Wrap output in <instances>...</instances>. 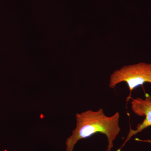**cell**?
Returning <instances> with one entry per match:
<instances>
[{"mask_svg": "<svg viewBox=\"0 0 151 151\" xmlns=\"http://www.w3.org/2000/svg\"><path fill=\"white\" fill-rule=\"evenodd\" d=\"M76 125L72 135L67 139L66 151H73L76 144L80 140L86 139L97 133L104 134L108 139L106 151H111L113 142L121 132L119 126L120 115L118 112L107 116L103 108L98 111L87 110L76 115Z\"/></svg>", "mask_w": 151, "mask_h": 151, "instance_id": "cell-1", "label": "cell"}, {"mask_svg": "<svg viewBox=\"0 0 151 151\" xmlns=\"http://www.w3.org/2000/svg\"><path fill=\"white\" fill-rule=\"evenodd\" d=\"M127 83L130 93L127 98V105L132 98L133 89L145 83L151 84V63L140 62L124 65L114 71L110 76L109 86L114 88L119 83Z\"/></svg>", "mask_w": 151, "mask_h": 151, "instance_id": "cell-2", "label": "cell"}, {"mask_svg": "<svg viewBox=\"0 0 151 151\" xmlns=\"http://www.w3.org/2000/svg\"><path fill=\"white\" fill-rule=\"evenodd\" d=\"M145 97V99L141 97L131 98V109L132 111L138 116H145V119L141 124H138L136 129H132L130 127L129 132L126 140L117 151H121L125 144L133 136L142 132L146 128L151 127V95L146 93Z\"/></svg>", "mask_w": 151, "mask_h": 151, "instance_id": "cell-3", "label": "cell"}, {"mask_svg": "<svg viewBox=\"0 0 151 151\" xmlns=\"http://www.w3.org/2000/svg\"><path fill=\"white\" fill-rule=\"evenodd\" d=\"M135 140L139 141V142H148L151 143V140H143L139 139H135Z\"/></svg>", "mask_w": 151, "mask_h": 151, "instance_id": "cell-4", "label": "cell"}]
</instances>
